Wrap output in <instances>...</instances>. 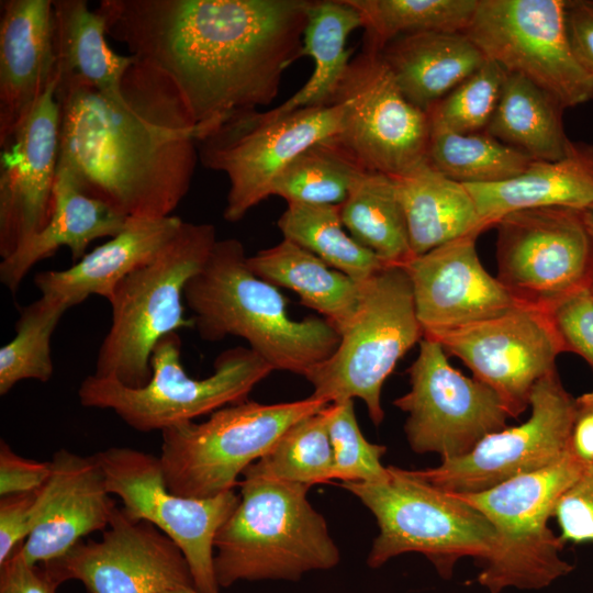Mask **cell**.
<instances>
[{"label": "cell", "instance_id": "26", "mask_svg": "<svg viewBox=\"0 0 593 593\" xmlns=\"http://www.w3.org/2000/svg\"><path fill=\"white\" fill-rule=\"evenodd\" d=\"M465 187L484 231L521 210L558 206L584 211L593 205V145L571 142L560 159H534L522 174L505 181Z\"/></svg>", "mask_w": 593, "mask_h": 593}, {"label": "cell", "instance_id": "16", "mask_svg": "<svg viewBox=\"0 0 593 593\" xmlns=\"http://www.w3.org/2000/svg\"><path fill=\"white\" fill-rule=\"evenodd\" d=\"M575 406L555 370L534 385L524 423L486 435L460 457L412 471L443 491L471 494L540 470L569 451Z\"/></svg>", "mask_w": 593, "mask_h": 593}, {"label": "cell", "instance_id": "38", "mask_svg": "<svg viewBox=\"0 0 593 593\" xmlns=\"http://www.w3.org/2000/svg\"><path fill=\"white\" fill-rule=\"evenodd\" d=\"M331 404L288 428L277 443L245 470L275 480L313 485L333 480L329 438Z\"/></svg>", "mask_w": 593, "mask_h": 593}, {"label": "cell", "instance_id": "25", "mask_svg": "<svg viewBox=\"0 0 593 593\" xmlns=\"http://www.w3.org/2000/svg\"><path fill=\"white\" fill-rule=\"evenodd\" d=\"M127 217L109 204L87 195L70 175L57 167L49 217L36 234L0 262V281L15 293L29 271L40 261L68 247L79 261L96 239L113 237Z\"/></svg>", "mask_w": 593, "mask_h": 593}, {"label": "cell", "instance_id": "33", "mask_svg": "<svg viewBox=\"0 0 593 593\" xmlns=\"http://www.w3.org/2000/svg\"><path fill=\"white\" fill-rule=\"evenodd\" d=\"M343 224L361 246L387 265H404L412 257L404 211L392 177L362 171L339 204Z\"/></svg>", "mask_w": 593, "mask_h": 593}, {"label": "cell", "instance_id": "2", "mask_svg": "<svg viewBox=\"0 0 593 593\" xmlns=\"http://www.w3.org/2000/svg\"><path fill=\"white\" fill-rule=\"evenodd\" d=\"M55 94L58 167L126 217L172 215L199 159L195 126L175 83L135 58L116 92Z\"/></svg>", "mask_w": 593, "mask_h": 593}, {"label": "cell", "instance_id": "36", "mask_svg": "<svg viewBox=\"0 0 593 593\" xmlns=\"http://www.w3.org/2000/svg\"><path fill=\"white\" fill-rule=\"evenodd\" d=\"M426 160L438 172L462 184H488L518 176L534 159L485 131L430 130Z\"/></svg>", "mask_w": 593, "mask_h": 593}, {"label": "cell", "instance_id": "5", "mask_svg": "<svg viewBox=\"0 0 593 593\" xmlns=\"http://www.w3.org/2000/svg\"><path fill=\"white\" fill-rule=\"evenodd\" d=\"M217 242L210 223L182 222L147 264L126 276L109 303L111 325L97 355L93 374L139 388L152 374L150 355L164 336L193 321L184 317V289Z\"/></svg>", "mask_w": 593, "mask_h": 593}, {"label": "cell", "instance_id": "29", "mask_svg": "<svg viewBox=\"0 0 593 593\" xmlns=\"http://www.w3.org/2000/svg\"><path fill=\"white\" fill-rule=\"evenodd\" d=\"M392 178L404 211L413 257L484 231L465 184L438 172L427 161Z\"/></svg>", "mask_w": 593, "mask_h": 593}, {"label": "cell", "instance_id": "3", "mask_svg": "<svg viewBox=\"0 0 593 593\" xmlns=\"http://www.w3.org/2000/svg\"><path fill=\"white\" fill-rule=\"evenodd\" d=\"M236 238L217 239L184 289L193 326L206 342L240 337L273 370L306 376L337 348L340 335L325 320H293L277 287L256 276Z\"/></svg>", "mask_w": 593, "mask_h": 593}, {"label": "cell", "instance_id": "11", "mask_svg": "<svg viewBox=\"0 0 593 593\" xmlns=\"http://www.w3.org/2000/svg\"><path fill=\"white\" fill-rule=\"evenodd\" d=\"M340 116L337 103L281 115L253 110L228 118L199 138L201 164L224 172L230 182L223 217L237 222L271 197L277 177L290 161L310 146L338 134Z\"/></svg>", "mask_w": 593, "mask_h": 593}, {"label": "cell", "instance_id": "17", "mask_svg": "<svg viewBox=\"0 0 593 593\" xmlns=\"http://www.w3.org/2000/svg\"><path fill=\"white\" fill-rule=\"evenodd\" d=\"M494 226L496 278L517 300L548 307L590 286L593 243L583 211L558 206L521 210Z\"/></svg>", "mask_w": 593, "mask_h": 593}, {"label": "cell", "instance_id": "18", "mask_svg": "<svg viewBox=\"0 0 593 593\" xmlns=\"http://www.w3.org/2000/svg\"><path fill=\"white\" fill-rule=\"evenodd\" d=\"M459 358L490 387L511 417L529 409L534 385L564 351L548 307L518 303L497 315L424 336Z\"/></svg>", "mask_w": 593, "mask_h": 593}, {"label": "cell", "instance_id": "37", "mask_svg": "<svg viewBox=\"0 0 593 593\" xmlns=\"http://www.w3.org/2000/svg\"><path fill=\"white\" fill-rule=\"evenodd\" d=\"M362 171L356 159L331 137L310 146L290 161L277 177L271 195L287 203L339 205Z\"/></svg>", "mask_w": 593, "mask_h": 593}, {"label": "cell", "instance_id": "40", "mask_svg": "<svg viewBox=\"0 0 593 593\" xmlns=\"http://www.w3.org/2000/svg\"><path fill=\"white\" fill-rule=\"evenodd\" d=\"M506 71L485 61L427 111L430 130L454 133L485 131L497 105Z\"/></svg>", "mask_w": 593, "mask_h": 593}, {"label": "cell", "instance_id": "47", "mask_svg": "<svg viewBox=\"0 0 593 593\" xmlns=\"http://www.w3.org/2000/svg\"><path fill=\"white\" fill-rule=\"evenodd\" d=\"M566 20L572 51L593 77V0H567Z\"/></svg>", "mask_w": 593, "mask_h": 593}, {"label": "cell", "instance_id": "14", "mask_svg": "<svg viewBox=\"0 0 593 593\" xmlns=\"http://www.w3.org/2000/svg\"><path fill=\"white\" fill-rule=\"evenodd\" d=\"M333 103L342 109L334 137L365 170L398 177L427 161V113L404 97L379 54L351 58Z\"/></svg>", "mask_w": 593, "mask_h": 593}, {"label": "cell", "instance_id": "39", "mask_svg": "<svg viewBox=\"0 0 593 593\" xmlns=\"http://www.w3.org/2000/svg\"><path fill=\"white\" fill-rule=\"evenodd\" d=\"M67 310L43 295L21 309L15 336L0 348L1 395L22 380L47 382L52 378L51 339Z\"/></svg>", "mask_w": 593, "mask_h": 593}, {"label": "cell", "instance_id": "7", "mask_svg": "<svg viewBox=\"0 0 593 593\" xmlns=\"http://www.w3.org/2000/svg\"><path fill=\"white\" fill-rule=\"evenodd\" d=\"M381 482H342L376 517L379 535L367 558L379 568L406 552L424 555L437 573L449 580L466 557L485 559L495 532L488 518L454 493L416 477L412 470L389 466Z\"/></svg>", "mask_w": 593, "mask_h": 593}, {"label": "cell", "instance_id": "45", "mask_svg": "<svg viewBox=\"0 0 593 593\" xmlns=\"http://www.w3.org/2000/svg\"><path fill=\"white\" fill-rule=\"evenodd\" d=\"M52 473L51 461L26 459L0 441V496L33 492L42 488Z\"/></svg>", "mask_w": 593, "mask_h": 593}, {"label": "cell", "instance_id": "15", "mask_svg": "<svg viewBox=\"0 0 593 593\" xmlns=\"http://www.w3.org/2000/svg\"><path fill=\"white\" fill-rule=\"evenodd\" d=\"M407 372L411 388L393 405L407 414L404 432L413 451L457 458L506 427L511 416L500 396L455 369L437 342L422 338Z\"/></svg>", "mask_w": 593, "mask_h": 593}, {"label": "cell", "instance_id": "13", "mask_svg": "<svg viewBox=\"0 0 593 593\" xmlns=\"http://www.w3.org/2000/svg\"><path fill=\"white\" fill-rule=\"evenodd\" d=\"M111 494L123 511L168 536L182 551L200 593H220L214 571V539L239 503L234 490L209 499L171 492L158 457L130 447H110L94 454Z\"/></svg>", "mask_w": 593, "mask_h": 593}, {"label": "cell", "instance_id": "10", "mask_svg": "<svg viewBox=\"0 0 593 593\" xmlns=\"http://www.w3.org/2000/svg\"><path fill=\"white\" fill-rule=\"evenodd\" d=\"M329 403L306 399L262 404L228 405L208 421H193L161 432L160 466L168 489L184 497L209 499L228 492L247 467L257 461L283 433Z\"/></svg>", "mask_w": 593, "mask_h": 593}, {"label": "cell", "instance_id": "46", "mask_svg": "<svg viewBox=\"0 0 593 593\" xmlns=\"http://www.w3.org/2000/svg\"><path fill=\"white\" fill-rule=\"evenodd\" d=\"M21 545L0 566V593H56L59 583L44 566L29 563Z\"/></svg>", "mask_w": 593, "mask_h": 593}, {"label": "cell", "instance_id": "1", "mask_svg": "<svg viewBox=\"0 0 593 593\" xmlns=\"http://www.w3.org/2000/svg\"><path fill=\"white\" fill-rule=\"evenodd\" d=\"M312 0H101L107 35L165 74L197 141L228 118L270 104L302 57Z\"/></svg>", "mask_w": 593, "mask_h": 593}, {"label": "cell", "instance_id": "41", "mask_svg": "<svg viewBox=\"0 0 593 593\" xmlns=\"http://www.w3.org/2000/svg\"><path fill=\"white\" fill-rule=\"evenodd\" d=\"M328 430L334 456L333 480L381 482L389 478V469L381 462L387 447L363 437L353 400L331 403Z\"/></svg>", "mask_w": 593, "mask_h": 593}, {"label": "cell", "instance_id": "44", "mask_svg": "<svg viewBox=\"0 0 593 593\" xmlns=\"http://www.w3.org/2000/svg\"><path fill=\"white\" fill-rule=\"evenodd\" d=\"M36 491L0 499V566L30 536L34 523Z\"/></svg>", "mask_w": 593, "mask_h": 593}, {"label": "cell", "instance_id": "34", "mask_svg": "<svg viewBox=\"0 0 593 593\" xmlns=\"http://www.w3.org/2000/svg\"><path fill=\"white\" fill-rule=\"evenodd\" d=\"M287 204L277 222L283 238L311 251L329 267L363 283L388 266L345 231L339 205Z\"/></svg>", "mask_w": 593, "mask_h": 593}, {"label": "cell", "instance_id": "24", "mask_svg": "<svg viewBox=\"0 0 593 593\" xmlns=\"http://www.w3.org/2000/svg\"><path fill=\"white\" fill-rule=\"evenodd\" d=\"M182 220L166 217H127L124 228L104 244L87 253L79 261L63 270L35 275L41 295L67 309L90 295L108 301L116 286L131 272L149 262L175 236Z\"/></svg>", "mask_w": 593, "mask_h": 593}, {"label": "cell", "instance_id": "19", "mask_svg": "<svg viewBox=\"0 0 593 593\" xmlns=\"http://www.w3.org/2000/svg\"><path fill=\"white\" fill-rule=\"evenodd\" d=\"M61 584L81 582L89 593H165L193 586L179 547L154 525L115 508L100 540L79 541L65 556L42 563Z\"/></svg>", "mask_w": 593, "mask_h": 593}, {"label": "cell", "instance_id": "52", "mask_svg": "<svg viewBox=\"0 0 593 593\" xmlns=\"http://www.w3.org/2000/svg\"><path fill=\"white\" fill-rule=\"evenodd\" d=\"M592 467V466H591Z\"/></svg>", "mask_w": 593, "mask_h": 593}, {"label": "cell", "instance_id": "42", "mask_svg": "<svg viewBox=\"0 0 593 593\" xmlns=\"http://www.w3.org/2000/svg\"><path fill=\"white\" fill-rule=\"evenodd\" d=\"M564 351L583 357L593 368V294L583 287L548 306Z\"/></svg>", "mask_w": 593, "mask_h": 593}, {"label": "cell", "instance_id": "9", "mask_svg": "<svg viewBox=\"0 0 593 593\" xmlns=\"http://www.w3.org/2000/svg\"><path fill=\"white\" fill-rule=\"evenodd\" d=\"M423 337L405 268L385 266L362 283L357 312L335 351L306 376L311 395L329 404L358 398L372 423L380 425L382 387Z\"/></svg>", "mask_w": 593, "mask_h": 593}, {"label": "cell", "instance_id": "8", "mask_svg": "<svg viewBox=\"0 0 593 593\" xmlns=\"http://www.w3.org/2000/svg\"><path fill=\"white\" fill-rule=\"evenodd\" d=\"M152 374L139 388L87 376L78 396L86 407L112 410L138 432L165 430L248 400L251 390L273 369L249 347L222 351L214 371L194 379L181 362V338L177 332L164 336L150 355Z\"/></svg>", "mask_w": 593, "mask_h": 593}, {"label": "cell", "instance_id": "50", "mask_svg": "<svg viewBox=\"0 0 593 593\" xmlns=\"http://www.w3.org/2000/svg\"><path fill=\"white\" fill-rule=\"evenodd\" d=\"M165 593H200L192 586H182L175 590L167 591Z\"/></svg>", "mask_w": 593, "mask_h": 593}, {"label": "cell", "instance_id": "48", "mask_svg": "<svg viewBox=\"0 0 593 593\" xmlns=\"http://www.w3.org/2000/svg\"><path fill=\"white\" fill-rule=\"evenodd\" d=\"M569 452L585 468L593 466V391L575 399Z\"/></svg>", "mask_w": 593, "mask_h": 593}, {"label": "cell", "instance_id": "12", "mask_svg": "<svg viewBox=\"0 0 593 593\" xmlns=\"http://www.w3.org/2000/svg\"><path fill=\"white\" fill-rule=\"evenodd\" d=\"M465 34L488 59L540 87L564 109L593 99V77L570 44L566 0H478Z\"/></svg>", "mask_w": 593, "mask_h": 593}, {"label": "cell", "instance_id": "27", "mask_svg": "<svg viewBox=\"0 0 593 593\" xmlns=\"http://www.w3.org/2000/svg\"><path fill=\"white\" fill-rule=\"evenodd\" d=\"M404 97L427 111L486 59L465 33L399 36L379 53Z\"/></svg>", "mask_w": 593, "mask_h": 593}, {"label": "cell", "instance_id": "21", "mask_svg": "<svg viewBox=\"0 0 593 593\" xmlns=\"http://www.w3.org/2000/svg\"><path fill=\"white\" fill-rule=\"evenodd\" d=\"M471 234L402 265L424 336L484 320L522 303L481 264Z\"/></svg>", "mask_w": 593, "mask_h": 593}, {"label": "cell", "instance_id": "31", "mask_svg": "<svg viewBox=\"0 0 593 593\" xmlns=\"http://www.w3.org/2000/svg\"><path fill=\"white\" fill-rule=\"evenodd\" d=\"M361 26L359 12L347 0H312L301 55L313 60V71L301 89L267 112L281 115L302 108L332 104L353 58V49H346L348 36Z\"/></svg>", "mask_w": 593, "mask_h": 593}, {"label": "cell", "instance_id": "28", "mask_svg": "<svg viewBox=\"0 0 593 593\" xmlns=\"http://www.w3.org/2000/svg\"><path fill=\"white\" fill-rule=\"evenodd\" d=\"M53 11L56 93L119 91L135 57L111 49L104 16L86 0H53Z\"/></svg>", "mask_w": 593, "mask_h": 593}, {"label": "cell", "instance_id": "49", "mask_svg": "<svg viewBox=\"0 0 593 593\" xmlns=\"http://www.w3.org/2000/svg\"><path fill=\"white\" fill-rule=\"evenodd\" d=\"M583 219H584V223L589 232V235L593 243V205L583 211Z\"/></svg>", "mask_w": 593, "mask_h": 593}, {"label": "cell", "instance_id": "35", "mask_svg": "<svg viewBox=\"0 0 593 593\" xmlns=\"http://www.w3.org/2000/svg\"><path fill=\"white\" fill-rule=\"evenodd\" d=\"M361 16L362 51L379 54L392 40L414 33H465L478 0H347Z\"/></svg>", "mask_w": 593, "mask_h": 593}, {"label": "cell", "instance_id": "32", "mask_svg": "<svg viewBox=\"0 0 593 593\" xmlns=\"http://www.w3.org/2000/svg\"><path fill=\"white\" fill-rule=\"evenodd\" d=\"M564 108L528 79L506 72L500 99L485 132L536 160H557L571 141L564 132Z\"/></svg>", "mask_w": 593, "mask_h": 593}, {"label": "cell", "instance_id": "22", "mask_svg": "<svg viewBox=\"0 0 593 593\" xmlns=\"http://www.w3.org/2000/svg\"><path fill=\"white\" fill-rule=\"evenodd\" d=\"M51 462V477L36 493L33 529L21 545L31 564L56 560L85 536L105 530L116 508L96 455L63 448Z\"/></svg>", "mask_w": 593, "mask_h": 593}, {"label": "cell", "instance_id": "20", "mask_svg": "<svg viewBox=\"0 0 593 593\" xmlns=\"http://www.w3.org/2000/svg\"><path fill=\"white\" fill-rule=\"evenodd\" d=\"M56 79L0 144V256H11L46 224L59 153Z\"/></svg>", "mask_w": 593, "mask_h": 593}, {"label": "cell", "instance_id": "43", "mask_svg": "<svg viewBox=\"0 0 593 593\" xmlns=\"http://www.w3.org/2000/svg\"><path fill=\"white\" fill-rule=\"evenodd\" d=\"M562 544L593 541V466L559 500L555 515Z\"/></svg>", "mask_w": 593, "mask_h": 593}, {"label": "cell", "instance_id": "23", "mask_svg": "<svg viewBox=\"0 0 593 593\" xmlns=\"http://www.w3.org/2000/svg\"><path fill=\"white\" fill-rule=\"evenodd\" d=\"M56 79L53 0H2L0 144Z\"/></svg>", "mask_w": 593, "mask_h": 593}, {"label": "cell", "instance_id": "4", "mask_svg": "<svg viewBox=\"0 0 593 593\" xmlns=\"http://www.w3.org/2000/svg\"><path fill=\"white\" fill-rule=\"evenodd\" d=\"M239 503L214 539L220 588L238 581H298L338 564L339 550L326 522L307 500L310 485L247 470Z\"/></svg>", "mask_w": 593, "mask_h": 593}, {"label": "cell", "instance_id": "6", "mask_svg": "<svg viewBox=\"0 0 593 593\" xmlns=\"http://www.w3.org/2000/svg\"><path fill=\"white\" fill-rule=\"evenodd\" d=\"M584 471L569 451L540 470L479 493L456 494L492 524L495 537L477 582L489 593L506 589L541 590L572 572L563 546L548 526L561 496Z\"/></svg>", "mask_w": 593, "mask_h": 593}, {"label": "cell", "instance_id": "51", "mask_svg": "<svg viewBox=\"0 0 593 593\" xmlns=\"http://www.w3.org/2000/svg\"><path fill=\"white\" fill-rule=\"evenodd\" d=\"M590 289H591V292L593 294V273H592V279H591V282H590Z\"/></svg>", "mask_w": 593, "mask_h": 593}, {"label": "cell", "instance_id": "30", "mask_svg": "<svg viewBox=\"0 0 593 593\" xmlns=\"http://www.w3.org/2000/svg\"><path fill=\"white\" fill-rule=\"evenodd\" d=\"M247 264L265 281L294 291L303 305L322 314L339 335L357 312L362 283L289 239L257 251Z\"/></svg>", "mask_w": 593, "mask_h": 593}]
</instances>
